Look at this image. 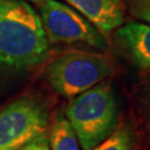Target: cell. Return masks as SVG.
<instances>
[{"label":"cell","instance_id":"obj_7","mask_svg":"<svg viewBox=\"0 0 150 150\" xmlns=\"http://www.w3.org/2000/svg\"><path fill=\"white\" fill-rule=\"evenodd\" d=\"M117 48L141 70H150V26L140 21H127L115 30Z\"/></svg>","mask_w":150,"mask_h":150},{"label":"cell","instance_id":"obj_6","mask_svg":"<svg viewBox=\"0 0 150 150\" xmlns=\"http://www.w3.org/2000/svg\"><path fill=\"white\" fill-rule=\"evenodd\" d=\"M107 38L126 22L125 0H66Z\"/></svg>","mask_w":150,"mask_h":150},{"label":"cell","instance_id":"obj_1","mask_svg":"<svg viewBox=\"0 0 150 150\" xmlns=\"http://www.w3.org/2000/svg\"><path fill=\"white\" fill-rule=\"evenodd\" d=\"M48 52L38 12L25 0H0V64L30 68L41 64Z\"/></svg>","mask_w":150,"mask_h":150},{"label":"cell","instance_id":"obj_5","mask_svg":"<svg viewBox=\"0 0 150 150\" xmlns=\"http://www.w3.org/2000/svg\"><path fill=\"white\" fill-rule=\"evenodd\" d=\"M49 113L42 102L20 98L0 110V150H18L46 134Z\"/></svg>","mask_w":150,"mask_h":150},{"label":"cell","instance_id":"obj_10","mask_svg":"<svg viewBox=\"0 0 150 150\" xmlns=\"http://www.w3.org/2000/svg\"><path fill=\"white\" fill-rule=\"evenodd\" d=\"M134 132L128 127H122L91 150H134Z\"/></svg>","mask_w":150,"mask_h":150},{"label":"cell","instance_id":"obj_8","mask_svg":"<svg viewBox=\"0 0 150 150\" xmlns=\"http://www.w3.org/2000/svg\"><path fill=\"white\" fill-rule=\"evenodd\" d=\"M50 150H80V144L68 119L62 115L54 118L49 134Z\"/></svg>","mask_w":150,"mask_h":150},{"label":"cell","instance_id":"obj_3","mask_svg":"<svg viewBox=\"0 0 150 150\" xmlns=\"http://www.w3.org/2000/svg\"><path fill=\"white\" fill-rule=\"evenodd\" d=\"M112 71V61L106 54L68 51L56 57L43 76L57 93L71 99L106 80Z\"/></svg>","mask_w":150,"mask_h":150},{"label":"cell","instance_id":"obj_4","mask_svg":"<svg viewBox=\"0 0 150 150\" xmlns=\"http://www.w3.org/2000/svg\"><path fill=\"white\" fill-rule=\"evenodd\" d=\"M38 15L49 42L85 45L101 51L109 48L107 38L71 6L46 0L40 2Z\"/></svg>","mask_w":150,"mask_h":150},{"label":"cell","instance_id":"obj_12","mask_svg":"<svg viewBox=\"0 0 150 150\" xmlns=\"http://www.w3.org/2000/svg\"><path fill=\"white\" fill-rule=\"evenodd\" d=\"M18 150H50L48 137L46 134L39 136L33 140H31L30 142L22 146L21 148H19Z\"/></svg>","mask_w":150,"mask_h":150},{"label":"cell","instance_id":"obj_11","mask_svg":"<svg viewBox=\"0 0 150 150\" xmlns=\"http://www.w3.org/2000/svg\"><path fill=\"white\" fill-rule=\"evenodd\" d=\"M129 15L150 26V0H125Z\"/></svg>","mask_w":150,"mask_h":150},{"label":"cell","instance_id":"obj_2","mask_svg":"<svg viewBox=\"0 0 150 150\" xmlns=\"http://www.w3.org/2000/svg\"><path fill=\"white\" fill-rule=\"evenodd\" d=\"M66 118L80 147L91 150L108 138L118 122V102L109 80H103L70 99Z\"/></svg>","mask_w":150,"mask_h":150},{"label":"cell","instance_id":"obj_13","mask_svg":"<svg viewBox=\"0 0 150 150\" xmlns=\"http://www.w3.org/2000/svg\"><path fill=\"white\" fill-rule=\"evenodd\" d=\"M29 1H31V2H43V1H46V0H29Z\"/></svg>","mask_w":150,"mask_h":150},{"label":"cell","instance_id":"obj_9","mask_svg":"<svg viewBox=\"0 0 150 150\" xmlns=\"http://www.w3.org/2000/svg\"><path fill=\"white\" fill-rule=\"evenodd\" d=\"M134 107L142 136L150 144V75L137 90Z\"/></svg>","mask_w":150,"mask_h":150}]
</instances>
